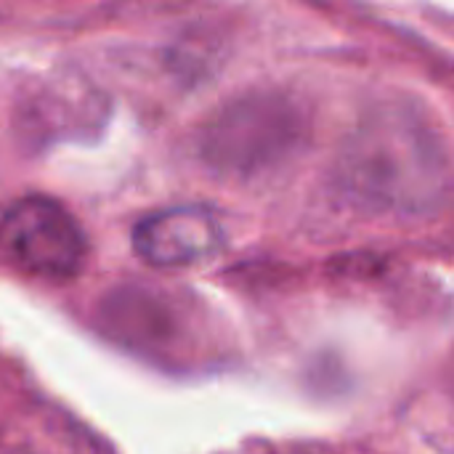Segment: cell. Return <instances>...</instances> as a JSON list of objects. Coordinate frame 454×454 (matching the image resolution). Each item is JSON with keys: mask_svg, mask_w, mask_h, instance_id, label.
<instances>
[{"mask_svg": "<svg viewBox=\"0 0 454 454\" xmlns=\"http://www.w3.org/2000/svg\"><path fill=\"white\" fill-rule=\"evenodd\" d=\"M0 245L11 263L43 279H69L85 261V237L72 213L48 197H24L0 218Z\"/></svg>", "mask_w": 454, "mask_h": 454, "instance_id": "1", "label": "cell"}, {"mask_svg": "<svg viewBox=\"0 0 454 454\" xmlns=\"http://www.w3.org/2000/svg\"><path fill=\"white\" fill-rule=\"evenodd\" d=\"M223 229L205 207H170L144 218L133 231L138 258L154 269L197 266L218 253Z\"/></svg>", "mask_w": 454, "mask_h": 454, "instance_id": "2", "label": "cell"}]
</instances>
